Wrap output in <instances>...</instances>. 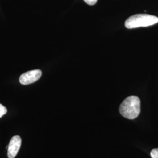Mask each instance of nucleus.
<instances>
[{
  "label": "nucleus",
  "mask_w": 158,
  "mask_h": 158,
  "mask_svg": "<svg viewBox=\"0 0 158 158\" xmlns=\"http://www.w3.org/2000/svg\"><path fill=\"white\" fill-rule=\"evenodd\" d=\"M140 112L141 102L137 96H129L127 97L119 106L121 115L129 119L137 118Z\"/></svg>",
  "instance_id": "f257e3e1"
},
{
  "label": "nucleus",
  "mask_w": 158,
  "mask_h": 158,
  "mask_svg": "<svg viewBox=\"0 0 158 158\" xmlns=\"http://www.w3.org/2000/svg\"><path fill=\"white\" fill-rule=\"evenodd\" d=\"M7 113V110L6 107L0 104V118H1L4 115Z\"/></svg>",
  "instance_id": "39448f33"
},
{
  "label": "nucleus",
  "mask_w": 158,
  "mask_h": 158,
  "mask_svg": "<svg viewBox=\"0 0 158 158\" xmlns=\"http://www.w3.org/2000/svg\"><path fill=\"white\" fill-rule=\"evenodd\" d=\"M22 140L19 136H14L12 138L8 148V157L14 158L17 156L21 145Z\"/></svg>",
  "instance_id": "20e7f679"
},
{
  "label": "nucleus",
  "mask_w": 158,
  "mask_h": 158,
  "mask_svg": "<svg viewBox=\"0 0 158 158\" xmlns=\"http://www.w3.org/2000/svg\"><path fill=\"white\" fill-rule=\"evenodd\" d=\"M85 2L89 6H94L95 5L97 0H84Z\"/></svg>",
  "instance_id": "0eeeda50"
},
{
  "label": "nucleus",
  "mask_w": 158,
  "mask_h": 158,
  "mask_svg": "<svg viewBox=\"0 0 158 158\" xmlns=\"http://www.w3.org/2000/svg\"><path fill=\"white\" fill-rule=\"evenodd\" d=\"M151 156L152 158H158V148L153 149L151 151Z\"/></svg>",
  "instance_id": "423d86ee"
},
{
  "label": "nucleus",
  "mask_w": 158,
  "mask_h": 158,
  "mask_svg": "<svg viewBox=\"0 0 158 158\" xmlns=\"http://www.w3.org/2000/svg\"><path fill=\"white\" fill-rule=\"evenodd\" d=\"M158 23V18L148 14H136L129 17L125 23L127 28L133 29L139 27L151 26Z\"/></svg>",
  "instance_id": "f03ea898"
},
{
  "label": "nucleus",
  "mask_w": 158,
  "mask_h": 158,
  "mask_svg": "<svg viewBox=\"0 0 158 158\" xmlns=\"http://www.w3.org/2000/svg\"><path fill=\"white\" fill-rule=\"evenodd\" d=\"M42 71L40 69H35L23 73L19 77V82L23 85L34 83L40 79L42 76Z\"/></svg>",
  "instance_id": "7ed1b4c3"
}]
</instances>
